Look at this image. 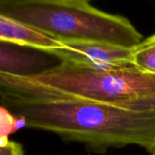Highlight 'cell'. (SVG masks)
<instances>
[{"mask_svg":"<svg viewBox=\"0 0 155 155\" xmlns=\"http://www.w3.org/2000/svg\"><path fill=\"white\" fill-rule=\"evenodd\" d=\"M1 108L26 128L52 133L104 153L138 146L155 153V111L61 98H35L0 93Z\"/></svg>","mask_w":155,"mask_h":155,"instance_id":"cell-1","label":"cell"},{"mask_svg":"<svg viewBox=\"0 0 155 155\" xmlns=\"http://www.w3.org/2000/svg\"><path fill=\"white\" fill-rule=\"evenodd\" d=\"M0 93L120 105L155 94V75L134 66L103 69L60 62L27 76L0 74Z\"/></svg>","mask_w":155,"mask_h":155,"instance_id":"cell-2","label":"cell"},{"mask_svg":"<svg viewBox=\"0 0 155 155\" xmlns=\"http://www.w3.org/2000/svg\"><path fill=\"white\" fill-rule=\"evenodd\" d=\"M0 15L60 41L102 42L134 48L143 40L127 17L100 10L85 0H1Z\"/></svg>","mask_w":155,"mask_h":155,"instance_id":"cell-3","label":"cell"},{"mask_svg":"<svg viewBox=\"0 0 155 155\" xmlns=\"http://www.w3.org/2000/svg\"><path fill=\"white\" fill-rule=\"evenodd\" d=\"M63 45L48 53L60 60L103 69H117L132 65L134 48L102 42L61 41Z\"/></svg>","mask_w":155,"mask_h":155,"instance_id":"cell-4","label":"cell"},{"mask_svg":"<svg viewBox=\"0 0 155 155\" xmlns=\"http://www.w3.org/2000/svg\"><path fill=\"white\" fill-rule=\"evenodd\" d=\"M0 42L48 54L62 47L60 40L25 23L0 15Z\"/></svg>","mask_w":155,"mask_h":155,"instance_id":"cell-5","label":"cell"},{"mask_svg":"<svg viewBox=\"0 0 155 155\" xmlns=\"http://www.w3.org/2000/svg\"><path fill=\"white\" fill-rule=\"evenodd\" d=\"M25 47L0 42V74L27 76L41 73L45 64L44 57L25 51Z\"/></svg>","mask_w":155,"mask_h":155,"instance_id":"cell-6","label":"cell"},{"mask_svg":"<svg viewBox=\"0 0 155 155\" xmlns=\"http://www.w3.org/2000/svg\"><path fill=\"white\" fill-rule=\"evenodd\" d=\"M132 65L144 73L155 75V33L134 47Z\"/></svg>","mask_w":155,"mask_h":155,"instance_id":"cell-7","label":"cell"},{"mask_svg":"<svg viewBox=\"0 0 155 155\" xmlns=\"http://www.w3.org/2000/svg\"><path fill=\"white\" fill-rule=\"evenodd\" d=\"M118 106L134 109V110H153L155 111V94H152L147 96L141 98H136L131 101H128Z\"/></svg>","mask_w":155,"mask_h":155,"instance_id":"cell-8","label":"cell"},{"mask_svg":"<svg viewBox=\"0 0 155 155\" xmlns=\"http://www.w3.org/2000/svg\"><path fill=\"white\" fill-rule=\"evenodd\" d=\"M0 155H24L23 146L19 143L1 138Z\"/></svg>","mask_w":155,"mask_h":155,"instance_id":"cell-9","label":"cell"},{"mask_svg":"<svg viewBox=\"0 0 155 155\" xmlns=\"http://www.w3.org/2000/svg\"><path fill=\"white\" fill-rule=\"evenodd\" d=\"M152 155H155V153H153V154H152Z\"/></svg>","mask_w":155,"mask_h":155,"instance_id":"cell-10","label":"cell"}]
</instances>
